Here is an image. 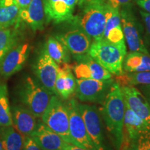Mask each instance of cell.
Wrapping results in <instances>:
<instances>
[{
  "label": "cell",
  "mask_w": 150,
  "mask_h": 150,
  "mask_svg": "<svg viewBox=\"0 0 150 150\" xmlns=\"http://www.w3.org/2000/svg\"><path fill=\"white\" fill-rule=\"evenodd\" d=\"M131 5L120 9L122 27L126 45L130 52H140L149 54L143 38V27L135 16Z\"/></svg>",
  "instance_id": "6"
},
{
  "label": "cell",
  "mask_w": 150,
  "mask_h": 150,
  "mask_svg": "<svg viewBox=\"0 0 150 150\" xmlns=\"http://www.w3.org/2000/svg\"><path fill=\"white\" fill-rule=\"evenodd\" d=\"M144 137H145L146 150H150V132L144 135Z\"/></svg>",
  "instance_id": "37"
},
{
  "label": "cell",
  "mask_w": 150,
  "mask_h": 150,
  "mask_svg": "<svg viewBox=\"0 0 150 150\" xmlns=\"http://www.w3.org/2000/svg\"><path fill=\"white\" fill-rule=\"evenodd\" d=\"M120 150H146L144 135L140 136L136 140L131 142L129 145L122 146Z\"/></svg>",
  "instance_id": "30"
},
{
  "label": "cell",
  "mask_w": 150,
  "mask_h": 150,
  "mask_svg": "<svg viewBox=\"0 0 150 150\" xmlns=\"http://www.w3.org/2000/svg\"><path fill=\"white\" fill-rule=\"evenodd\" d=\"M70 24V29L55 37L66 47L73 57L86 55L88 54L93 40L81 28Z\"/></svg>",
  "instance_id": "11"
},
{
  "label": "cell",
  "mask_w": 150,
  "mask_h": 150,
  "mask_svg": "<svg viewBox=\"0 0 150 150\" xmlns=\"http://www.w3.org/2000/svg\"><path fill=\"white\" fill-rule=\"evenodd\" d=\"M0 138L4 150H22L24 136L18 132L13 125L0 127Z\"/></svg>",
  "instance_id": "25"
},
{
  "label": "cell",
  "mask_w": 150,
  "mask_h": 150,
  "mask_svg": "<svg viewBox=\"0 0 150 150\" xmlns=\"http://www.w3.org/2000/svg\"><path fill=\"white\" fill-rule=\"evenodd\" d=\"M78 102L74 98L66 103L69 112L70 133L74 145L86 150H97L88 134L85 124L79 110Z\"/></svg>",
  "instance_id": "9"
},
{
  "label": "cell",
  "mask_w": 150,
  "mask_h": 150,
  "mask_svg": "<svg viewBox=\"0 0 150 150\" xmlns=\"http://www.w3.org/2000/svg\"><path fill=\"white\" fill-rule=\"evenodd\" d=\"M77 106L88 134L97 150H106L102 117L96 106L79 102Z\"/></svg>",
  "instance_id": "8"
},
{
  "label": "cell",
  "mask_w": 150,
  "mask_h": 150,
  "mask_svg": "<svg viewBox=\"0 0 150 150\" xmlns=\"http://www.w3.org/2000/svg\"><path fill=\"white\" fill-rule=\"evenodd\" d=\"M16 25L13 29H0V61L12 48L20 43V33Z\"/></svg>",
  "instance_id": "26"
},
{
  "label": "cell",
  "mask_w": 150,
  "mask_h": 150,
  "mask_svg": "<svg viewBox=\"0 0 150 150\" xmlns=\"http://www.w3.org/2000/svg\"><path fill=\"white\" fill-rule=\"evenodd\" d=\"M124 99L129 108L147 125L150 132V104L145 95L135 86H120Z\"/></svg>",
  "instance_id": "16"
},
{
  "label": "cell",
  "mask_w": 150,
  "mask_h": 150,
  "mask_svg": "<svg viewBox=\"0 0 150 150\" xmlns=\"http://www.w3.org/2000/svg\"><path fill=\"white\" fill-rule=\"evenodd\" d=\"M108 10L107 0H79L69 24L76 26L93 40L102 38Z\"/></svg>",
  "instance_id": "1"
},
{
  "label": "cell",
  "mask_w": 150,
  "mask_h": 150,
  "mask_svg": "<svg viewBox=\"0 0 150 150\" xmlns=\"http://www.w3.org/2000/svg\"><path fill=\"white\" fill-rule=\"evenodd\" d=\"M11 114L14 128L23 136H31L37 127L38 117L22 104L13 106Z\"/></svg>",
  "instance_id": "20"
},
{
  "label": "cell",
  "mask_w": 150,
  "mask_h": 150,
  "mask_svg": "<svg viewBox=\"0 0 150 150\" xmlns=\"http://www.w3.org/2000/svg\"><path fill=\"white\" fill-rule=\"evenodd\" d=\"M40 118L44 125L59 135L65 142L74 145L70 133L67 104L58 95H52L50 104Z\"/></svg>",
  "instance_id": "4"
},
{
  "label": "cell",
  "mask_w": 150,
  "mask_h": 150,
  "mask_svg": "<svg viewBox=\"0 0 150 150\" xmlns=\"http://www.w3.org/2000/svg\"><path fill=\"white\" fill-rule=\"evenodd\" d=\"M79 0H43L47 22L55 24L70 22Z\"/></svg>",
  "instance_id": "15"
},
{
  "label": "cell",
  "mask_w": 150,
  "mask_h": 150,
  "mask_svg": "<svg viewBox=\"0 0 150 150\" xmlns=\"http://www.w3.org/2000/svg\"><path fill=\"white\" fill-rule=\"evenodd\" d=\"M136 3L141 10L150 14V0H136Z\"/></svg>",
  "instance_id": "33"
},
{
  "label": "cell",
  "mask_w": 150,
  "mask_h": 150,
  "mask_svg": "<svg viewBox=\"0 0 150 150\" xmlns=\"http://www.w3.org/2000/svg\"><path fill=\"white\" fill-rule=\"evenodd\" d=\"M140 90H141V92L145 95L147 101L150 104V85L149 86H141Z\"/></svg>",
  "instance_id": "35"
},
{
  "label": "cell",
  "mask_w": 150,
  "mask_h": 150,
  "mask_svg": "<svg viewBox=\"0 0 150 150\" xmlns=\"http://www.w3.org/2000/svg\"><path fill=\"white\" fill-rule=\"evenodd\" d=\"M115 80L120 86L150 85V71L140 72H123Z\"/></svg>",
  "instance_id": "27"
},
{
  "label": "cell",
  "mask_w": 150,
  "mask_h": 150,
  "mask_svg": "<svg viewBox=\"0 0 150 150\" xmlns=\"http://www.w3.org/2000/svg\"><path fill=\"white\" fill-rule=\"evenodd\" d=\"M125 72L150 71V55L140 52H130L125 55L122 64Z\"/></svg>",
  "instance_id": "22"
},
{
  "label": "cell",
  "mask_w": 150,
  "mask_h": 150,
  "mask_svg": "<svg viewBox=\"0 0 150 150\" xmlns=\"http://www.w3.org/2000/svg\"><path fill=\"white\" fill-rule=\"evenodd\" d=\"M125 102L121 87L115 81L102 104L100 112L109 138L115 150H120L123 141Z\"/></svg>",
  "instance_id": "2"
},
{
  "label": "cell",
  "mask_w": 150,
  "mask_h": 150,
  "mask_svg": "<svg viewBox=\"0 0 150 150\" xmlns=\"http://www.w3.org/2000/svg\"><path fill=\"white\" fill-rule=\"evenodd\" d=\"M31 137L42 150H63L68 142L49 129L42 121H38Z\"/></svg>",
  "instance_id": "19"
},
{
  "label": "cell",
  "mask_w": 150,
  "mask_h": 150,
  "mask_svg": "<svg viewBox=\"0 0 150 150\" xmlns=\"http://www.w3.org/2000/svg\"><path fill=\"white\" fill-rule=\"evenodd\" d=\"M0 150H4V147H3V145H2V142H1V138H0Z\"/></svg>",
  "instance_id": "38"
},
{
  "label": "cell",
  "mask_w": 150,
  "mask_h": 150,
  "mask_svg": "<svg viewBox=\"0 0 150 150\" xmlns=\"http://www.w3.org/2000/svg\"><path fill=\"white\" fill-rule=\"evenodd\" d=\"M88 54L111 74L117 76L123 74L125 56L111 43L102 38L93 40Z\"/></svg>",
  "instance_id": "5"
},
{
  "label": "cell",
  "mask_w": 150,
  "mask_h": 150,
  "mask_svg": "<svg viewBox=\"0 0 150 150\" xmlns=\"http://www.w3.org/2000/svg\"><path fill=\"white\" fill-rule=\"evenodd\" d=\"M102 39L115 45L125 56L127 54V45L122 27L120 9L113 8L109 5Z\"/></svg>",
  "instance_id": "13"
},
{
  "label": "cell",
  "mask_w": 150,
  "mask_h": 150,
  "mask_svg": "<svg viewBox=\"0 0 150 150\" xmlns=\"http://www.w3.org/2000/svg\"><path fill=\"white\" fill-rule=\"evenodd\" d=\"M148 132L149 131L144 121L125 103L124 136L122 146L129 145L131 142L136 140L140 136L147 134Z\"/></svg>",
  "instance_id": "17"
},
{
  "label": "cell",
  "mask_w": 150,
  "mask_h": 150,
  "mask_svg": "<svg viewBox=\"0 0 150 150\" xmlns=\"http://www.w3.org/2000/svg\"><path fill=\"white\" fill-rule=\"evenodd\" d=\"M140 16L142 21L143 38L146 47H150V14L143 10H140Z\"/></svg>",
  "instance_id": "29"
},
{
  "label": "cell",
  "mask_w": 150,
  "mask_h": 150,
  "mask_svg": "<svg viewBox=\"0 0 150 150\" xmlns=\"http://www.w3.org/2000/svg\"><path fill=\"white\" fill-rule=\"evenodd\" d=\"M74 59L75 63L70 66L76 79L106 80L112 78V74L88 54L74 57Z\"/></svg>",
  "instance_id": "12"
},
{
  "label": "cell",
  "mask_w": 150,
  "mask_h": 150,
  "mask_svg": "<svg viewBox=\"0 0 150 150\" xmlns=\"http://www.w3.org/2000/svg\"><path fill=\"white\" fill-rule=\"evenodd\" d=\"M20 10L26 8L30 4L32 0H15Z\"/></svg>",
  "instance_id": "34"
},
{
  "label": "cell",
  "mask_w": 150,
  "mask_h": 150,
  "mask_svg": "<svg viewBox=\"0 0 150 150\" xmlns=\"http://www.w3.org/2000/svg\"><path fill=\"white\" fill-rule=\"evenodd\" d=\"M114 81L112 78L106 80L76 79L75 96L81 102L102 104Z\"/></svg>",
  "instance_id": "7"
},
{
  "label": "cell",
  "mask_w": 150,
  "mask_h": 150,
  "mask_svg": "<svg viewBox=\"0 0 150 150\" xmlns=\"http://www.w3.org/2000/svg\"><path fill=\"white\" fill-rule=\"evenodd\" d=\"M22 150H42L31 136H24Z\"/></svg>",
  "instance_id": "31"
},
{
  "label": "cell",
  "mask_w": 150,
  "mask_h": 150,
  "mask_svg": "<svg viewBox=\"0 0 150 150\" xmlns=\"http://www.w3.org/2000/svg\"><path fill=\"white\" fill-rule=\"evenodd\" d=\"M76 87V79L70 63L59 65V72L55 81L56 95L64 100L70 99Z\"/></svg>",
  "instance_id": "21"
},
{
  "label": "cell",
  "mask_w": 150,
  "mask_h": 150,
  "mask_svg": "<svg viewBox=\"0 0 150 150\" xmlns=\"http://www.w3.org/2000/svg\"><path fill=\"white\" fill-rule=\"evenodd\" d=\"M18 95L21 104L38 118L41 116L50 104L52 94L38 81L27 76L18 88Z\"/></svg>",
  "instance_id": "3"
},
{
  "label": "cell",
  "mask_w": 150,
  "mask_h": 150,
  "mask_svg": "<svg viewBox=\"0 0 150 150\" xmlns=\"http://www.w3.org/2000/svg\"><path fill=\"white\" fill-rule=\"evenodd\" d=\"M23 22L33 31L44 29L47 22L43 0H32L26 8L20 10L18 23Z\"/></svg>",
  "instance_id": "18"
},
{
  "label": "cell",
  "mask_w": 150,
  "mask_h": 150,
  "mask_svg": "<svg viewBox=\"0 0 150 150\" xmlns=\"http://www.w3.org/2000/svg\"><path fill=\"white\" fill-rule=\"evenodd\" d=\"M59 69V65L43 48L35 62L33 71L38 81L52 95H56L55 81Z\"/></svg>",
  "instance_id": "10"
},
{
  "label": "cell",
  "mask_w": 150,
  "mask_h": 150,
  "mask_svg": "<svg viewBox=\"0 0 150 150\" xmlns=\"http://www.w3.org/2000/svg\"><path fill=\"white\" fill-rule=\"evenodd\" d=\"M13 125L11 108L7 85L0 82V127Z\"/></svg>",
  "instance_id": "28"
},
{
  "label": "cell",
  "mask_w": 150,
  "mask_h": 150,
  "mask_svg": "<svg viewBox=\"0 0 150 150\" xmlns=\"http://www.w3.org/2000/svg\"><path fill=\"white\" fill-rule=\"evenodd\" d=\"M20 11L15 0H0V29L19 25Z\"/></svg>",
  "instance_id": "23"
},
{
  "label": "cell",
  "mask_w": 150,
  "mask_h": 150,
  "mask_svg": "<svg viewBox=\"0 0 150 150\" xmlns=\"http://www.w3.org/2000/svg\"><path fill=\"white\" fill-rule=\"evenodd\" d=\"M133 0H107L108 5L113 8L120 9L122 7L131 4Z\"/></svg>",
  "instance_id": "32"
},
{
  "label": "cell",
  "mask_w": 150,
  "mask_h": 150,
  "mask_svg": "<svg viewBox=\"0 0 150 150\" xmlns=\"http://www.w3.org/2000/svg\"><path fill=\"white\" fill-rule=\"evenodd\" d=\"M49 56L59 65L70 63V52L61 41L55 36H50L45 46Z\"/></svg>",
  "instance_id": "24"
},
{
  "label": "cell",
  "mask_w": 150,
  "mask_h": 150,
  "mask_svg": "<svg viewBox=\"0 0 150 150\" xmlns=\"http://www.w3.org/2000/svg\"><path fill=\"white\" fill-rule=\"evenodd\" d=\"M63 150H86V149L80 147H78V146L72 145V144L67 143L66 145L65 146Z\"/></svg>",
  "instance_id": "36"
},
{
  "label": "cell",
  "mask_w": 150,
  "mask_h": 150,
  "mask_svg": "<svg viewBox=\"0 0 150 150\" xmlns=\"http://www.w3.org/2000/svg\"><path fill=\"white\" fill-rule=\"evenodd\" d=\"M30 46L27 42H20L12 48L0 61V75L10 77L22 70L29 54Z\"/></svg>",
  "instance_id": "14"
}]
</instances>
